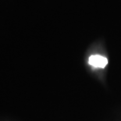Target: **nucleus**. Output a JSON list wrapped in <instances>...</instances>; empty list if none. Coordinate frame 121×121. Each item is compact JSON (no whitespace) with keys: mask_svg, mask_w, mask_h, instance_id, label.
<instances>
[{"mask_svg":"<svg viewBox=\"0 0 121 121\" xmlns=\"http://www.w3.org/2000/svg\"><path fill=\"white\" fill-rule=\"evenodd\" d=\"M89 64L95 68H104L108 63V60L105 56L100 55H92L89 57Z\"/></svg>","mask_w":121,"mask_h":121,"instance_id":"obj_1","label":"nucleus"}]
</instances>
